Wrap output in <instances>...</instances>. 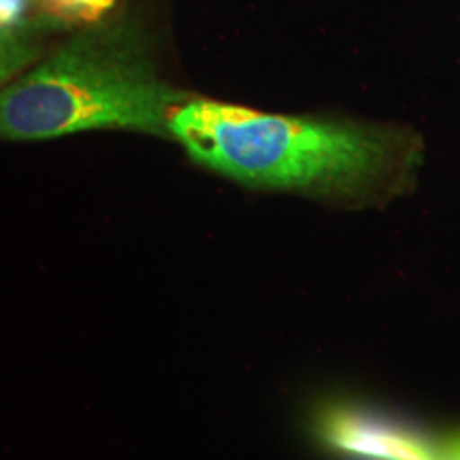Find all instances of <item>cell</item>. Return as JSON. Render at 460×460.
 Returning <instances> with one entry per match:
<instances>
[{"label": "cell", "instance_id": "obj_1", "mask_svg": "<svg viewBox=\"0 0 460 460\" xmlns=\"http://www.w3.org/2000/svg\"><path fill=\"white\" fill-rule=\"evenodd\" d=\"M171 139L194 163L256 190L367 203L394 188L410 146L382 126L264 113L190 96L171 115Z\"/></svg>", "mask_w": 460, "mask_h": 460}, {"label": "cell", "instance_id": "obj_2", "mask_svg": "<svg viewBox=\"0 0 460 460\" xmlns=\"http://www.w3.org/2000/svg\"><path fill=\"white\" fill-rule=\"evenodd\" d=\"M188 99L160 79L135 39L85 32L0 90V139L43 141L84 130L171 139V115Z\"/></svg>", "mask_w": 460, "mask_h": 460}, {"label": "cell", "instance_id": "obj_3", "mask_svg": "<svg viewBox=\"0 0 460 460\" xmlns=\"http://www.w3.org/2000/svg\"><path fill=\"white\" fill-rule=\"evenodd\" d=\"M318 435L331 450L358 460H444L441 447L429 437L362 407L326 410L320 416Z\"/></svg>", "mask_w": 460, "mask_h": 460}, {"label": "cell", "instance_id": "obj_4", "mask_svg": "<svg viewBox=\"0 0 460 460\" xmlns=\"http://www.w3.org/2000/svg\"><path fill=\"white\" fill-rule=\"evenodd\" d=\"M41 43L20 26H0V90L41 58Z\"/></svg>", "mask_w": 460, "mask_h": 460}, {"label": "cell", "instance_id": "obj_5", "mask_svg": "<svg viewBox=\"0 0 460 460\" xmlns=\"http://www.w3.org/2000/svg\"><path fill=\"white\" fill-rule=\"evenodd\" d=\"M111 4L113 0H43L48 13L62 20H94Z\"/></svg>", "mask_w": 460, "mask_h": 460}, {"label": "cell", "instance_id": "obj_6", "mask_svg": "<svg viewBox=\"0 0 460 460\" xmlns=\"http://www.w3.org/2000/svg\"><path fill=\"white\" fill-rule=\"evenodd\" d=\"M439 447L444 460H460V435H454L450 439L441 441Z\"/></svg>", "mask_w": 460, "mask_h": 460}]
</instances>
